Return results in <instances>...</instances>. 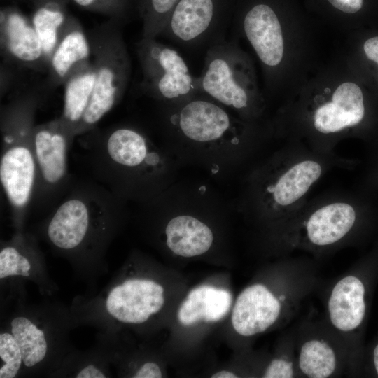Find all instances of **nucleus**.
<instances>
[{"label": "nucleus", "instance_id": "1", "mask_svg": "<svg viewBox=\"0 0 378 378\" xmlns=\"http://www.w3.org/2000/svg\"><path fill=\"white\" fill-rule=\"evenodd\" d=\"M162 144L180 166L204 169L216 178L246 169L273 134L201 94L176 104H160Z\"/></svg>", "mask_w": 378, "mask_h": 378}, {"label": "nucleus", "instance_id": "2", "mask_svg": "<svg viewBox=\"0 0 378 378\" xmlns=\"http://www.w3.org/2000/svg\"><path fill=\"white\" fill-rule=\"evenodd\" d=\"M354 164L353 160L336 153H322L288 140L246 169L234 207L260 232L298 209L326 174Z\"/></svg>", "mask_w": 378, "mask_h": 378}, {"label": "nucleus", "instance_id": "3", "mask_svg": "<svg viewBox=\"0 0 378 378\" xmlns=\"http://www.w3.org/2000/svg\"><path fill=\"white\" fill-rule=\"evenodd\" d=\"M80 136L94 180L128 202L145 203L177 180L176 158L138 126L95 127Z\"/></svg>", "mask_w": 378, "mask_h": 378}, {"label": "nucleus", "instance_id": "4", "mask_svg": "<svg viewBox=\"0 0 378 378\" xmlns=\"http://www.w3.org/2000/svg\"><path fill=\"white\" fill-rule=\"evenodd\" d=\"M128 203L94 179L75 181L38 224V234L75 267L92 271L104 266L107 249L127 219Z\"/></svg>", "mask_w": 378, "mask_h": 378}, {"label": "nucleus", "instance_id": "5", "mask_svg": "<svg viewBox=\"0 0 378 378\" xmlns=\"http://www.w3.org/2000/svg\"><path fill=\"white\" fill-rule=\"evenodd\" d=\"M141 217L158 231L166 248L181 258L203 255L214 246V225L232 206L214 188L193 180H176L152 200L137 204Z\"/></svg>", "mask_w": 378, "mask_h": 378}, {"label": "nucleus", "instance_id": "6", "mask_svg": "<svg viewBox=\"0 0 378 378\" xmlns=\"http://www.w3.org/2000/svg\"><path fill=\"white\" fill-rule=\"evenodd\" d=\"M360 214L354 193L331 190L307 199L286 218L260 233L271 252L285 257L302 251L318 261L352 244Z\"/></svg>", "mask_w": 378, "mask_h": 378}, {"label": "nucleus", "instance_id": "7", "mask_svg": "<svg viewBox=\"0 0 378 378\" xmlns=\"http://www.w3.org/2000/svg\"><path fill=\"white\" fill-rule=\"evenodd\" d=\"M38 104L37 96L26 94L1 111L0 181L15 231L24 230L35 186L33 131Z\"/></svg>", "mask_w": 378, "mask_h": 378}, {"label": "nucleus", "instance_id": "8", "mask_svg": "<svg viewBox=\"0 0 378 378\" xmlns=\"http://www.w3.org/2000/svg\"><path fill=\"white\" fill-rule=\"evenodd\" d=\"M197 82L198 94L247 122L259 124L264 104L254 86L250 61L234 42L224 38L207 48Z\"/></svg>", "mask_w": 378, "mask_h": 378}, {"label": "nucleus", "instance_id": "9", "mask_svg": "<svg viewBox=\"0 0 378 378\" xmlns=\"http://www.w3.org/2000/svg\"><path fill=\"white\" fill-rule=\"evenodd\" d=\"M90 43L96 78L79 136L97 127L99 121L120 102L131 74L129 53L121 31L115 24L96 31Z\"/></svg>", "mask_w": 378, "mask_h": 378}, {"label": "nucleus", "instance_id": "10", "mask_svg": "<svg viewBox=\"0 0 378 378\" xmlns=\"http://www.w3.org/2000/svg\"><path fill=\"white\" fill-rule=\"evenodd\" d=\"M36 181L30 211L48 215L75 181L69 172L70 141L58 118L36 125L33 131Z\"/></svg>", "mask_w": 378, "mask_h": 378}, {"label": "nucleus", "instance_id": "11", "mask_svg": "<svg viewBox=\"0 0 378 378\" xmlns=\"http://www.w3.org/2000/svg\"><path fill=\"white\" fill-rule=\"evenodd\" d=\"M365 115L361 89L352 82L342 83L330 99L317 103L308 115V125L288 140L301 141L313 150L335 153L337 143L358 127Z\"/></svg>", "mask_w": 378, "mask_h": 378}, {"label": "nucleus", "instance_id": "12", "mask_svg": "<svg viewBox=\"0 0 378 378\" xmlns=\"http://www.w3.org/2000/svg\"><path fill=\"white\" fill-rule=\"evenodd\" d=\"M136 52L143 73L142 90L160 104H176L198 94L197 77L175 49L155 38H142Z\"/></svg>", "mask_w": 378, "mask_h": 378}, {"label": "nucleus", "instance_id": "13", "mask_svg": "<svg viewBox=\"0 0 378 378\" xmlns=\"http://www.w3.org/2000/svg\"><path fill=\"white\" fill-rule=\"evenodd\" d=\"M164 293V287L155 280L129 277L109 284L83 309H89L85 314L88 317L93 315V319H99L106 326L110 322L141 325L160 312Z\"/></svg>", "mask_w": 378, "mask_h": 378}, {"label": "nucleus", "instance_id": "14", "mask_svg": "<svg viewBox=\"0 0 378 378\" xmlns=\"http://www.w3.org/2000/svg\"><path fill=\"white\" fill-rule=\"evenodd\" d=\"M295 347L300 377H341L353 365L343 341L323 319L306 318L294 326Z\"/></svg>", "mask_w": 378, "mask_h": 378}, {"label": "nucleus", "instance_id": "15", "mask_svg": "<svg viewBox=\"0 0 378 378\" xmlns=\"http://www.w3.org/2000/svg\"><path fill=\"white\" fill-rule=\"evenodd\" d=\"M234 4L235 0H179L161 35L184 47L209 48L225 38Z\"/></svg>", "mask_w": 378, "mask_h": 378}, {"label": "nucleus", "instance_id": "16", "mask_svg": "<svg viewBox=\"0 0 378 378\" xmlns=\"http://www.w3.org/2000/svg\"><path fill=\"white\" fill-rule=\"evenodd\" d=\"M286 0H235L233 18L262 63L278 66L284 57L281 15Z\"/></svg>", "mask_w": 378, "mask_h": 378}, {"label": "nucleus", "instance_id": "17", "mask_svg": "<svg viewBox=\"0 0 378 378\" xmlns=\"http://www.w3.org/2000/svg\"><path fill=\"white\" fill-rule=\"evenodd\" d=\"M366 286L358 273L346 271L328 287L324 320L347 347L354 359V338L365 320Z\"/></svg>", "mask_w": 378, "mask_h": 378}, {"label": "nucleus", "instance_id": "18", "mask_svg": "<svg viewBox=\"0 0 378 378\" xmlns=\"http://www.w3.org/2000/svg\"><path fill=\"white\" fill-rule=\"evenodd\" d=\"M42 315L22 312L13 314L6 329L18 342L22 352L23 369L36 370L52 360L57 341L55 329Z\"/></svg>", "mask_w": 378, "mask_h": 378}, {"label": "nucleus", "instance_id": "19", "mask_svg": "<svg viewBox=\"0 0 378 378\" xmlns=\"http://www.w3.org/2000/svg\"><path fill=\"white\" fill-rule=\"evenodd\" d=\"M1 49L12 62L31 69L48 68L41 40L32 24L16 12L1 13Z\"/></svg>", "mask_w": 378, "mask_h": 378}, {"label": "nucleus", "instance_id": "20", "mask_svg": "<svg viewBox=\"0 0 378 378\" xmlns=\"http://www.w3.org/2000/svg\"><path fill=\"white\" fill-rule=\"evenodd\" d=\"M13 277L33 281L42 288L47 286L43 254L35 235L25 230L15 231L11 239L1 244L0 280Z\"/></svg>", "mask_w": 378, "mask_h": 378}, {"label": "nucleus", "instance_id": "21", "mask_svg": "<svg viewBox=\"0 0 378 378\" xmlns=\"http://www.w3.org/2000/svg\"><path fill=\"white\" fill-rule=\"evenodd\" d=\"M231 322L235 332L250 337L281 324L277 311L265 293L260 284L246 286L237 296Z\"/></svg>", "mask_w": 378, "mask_h": 378}, {"label": "nucleus", "instance_id": "22", "mask_svg": "<svg viewBox=\"0 0 378 378\" xmlns=\"http://www.w3.org/2000/svg\"><path fill=\"white\" fill-rule=\"evenodd\" d=\"M91 54V43L80 25L69 19L48 62L49 85H64L74 71L90 61Z\"/></svg>", "mask_w": 378, "mask_h": 378}, {"label": "nucleus", "instance_id": "23", "mask_svg": "<svg viewBox=\"0 0 378 378\" xmlns=\"http://www.w3.org/2000/svg\"><path fill=\"white\" fill-rule=\"evenodd\" d=\"M96 78L90 61L74 71L64 83V104L58 117L70 141L79 136L80 125L90 102Z\"/></svg>", "mask_w": 378, "mask_h": 378}, {"label": "nucleus", "instance_id": "24", "mask_svg": "<svg viewBox=\"0 0 378 378\" xmlns=\"http://www.w3.org/2000/svg\"><path fill=\"white\" fill-rule=\"evenodd\" d=\"M232 304L230 291L209 285L192 289L180 306L177 317L183 326L200 321L216 322L223 318Z\"/></svg>", "mask_w": 378, "mask_h": 378}, {"label": "nucleus", "instance_id": "25", "mask_svg": "<svg viewBox=\"0 0 378 378\" xmlns=\"http://www.w3.org/2000/svg\"><path fill=\"white\" fill-rule=\"evenodd\" d=\"M68 20L61 6L55 2H48L39 6L34 13L31 23L41 40L48 62L57 46Z\"/></svg>", "mask_w": 378, "mask_h": 378}, {"label": "nucleus", "instance_id": "26", "mask_svg": "<svg viewBox=\"0 0 378 378\" xmlns=\"http://www.w3.org/2000/svg\"><path fill=\"white\" fill-rule=\"evenodd\" d=\"M179 0H139L143 22L142 38H156L161 35L168 19Z\"/></svg>", "mask_w": 378, "mask_h": 378}, {"label": "nucleus", "instance_id": "27", "mask_svg": "<svg viewBox=\"0 0 378 378\" xmlns=\"http://www.w3.org/2000/svg\"><path fill=\"white\" fill-rule=\"evenodd\" d=\"M262 377H300L295 354L294 326L285 335L281 351L268 363Z\"/></svg>", "mask_w": 378, "mask_h": 378}, {"label": "nucleus", "instance_id": "28", "mask_svg": "<svg viewBox=\"0 0 378 378\" xmlns=\"http://www.w3.org/2000/svg\"><path fill=\"white\" fill-rule=\"evenodd\" d=\"M0 378H14L23 369L20 347L6 328L0 333Z\"/></svg>", "mask_w": 378, "mask_h": 378}, {"label": "nucleus", "instance_id": "29", "mask_svg": "<svg viewBox=\"0 0 378 378\" xmlns=\"http://www.w3.org/2000/svg\"><path fill=\"white\" fill-rule=\"evenodd\" d=\"M77 378H105L108 375L101 364L90 363L83 364L74 374Z\"/></svg>", "mask_w": 378, "mask_h": 378}, {"label": "nucleus", "instance_id": "30", "mask_svg": "<svg viewBox=\"0 0 378 378\" xmlns=\"http://www.w3.org/2000/svg\"><path fill=\"white\" fill-rule=\"evenodd\" d=\"M132 377L134 378H160L162 377V373L157 363L146 362L136 370Z\"/></svg>", "mask_w": 378, "mask_h": 378}, {"label": "nucleus", "instance_id": "31", "mask_svg": "<svg viewBox=\"0 0 378 378\" xmlns=\"http://www.w3.org/2000/svg\"><path fill=\"white\" fill-rule=\"evenodd\" d=\"M367 57L378 64V36L367 40L363 46Z\"/></svg>", "mask_w": 378, "mask_h": 378}, {"label": "nucleus", "instance_id": "32", "mask_svg": "<svg viewBox=\"0 0 378 378\" xmlns=\"http://www.w3.org/2000/svg\"><path fill=\"white\" fill-rule=\"evenodd\" d=\"M74 1L84 8H93L102 4L101 0H74Z\"/></svg>", "mask_w": 378, "mask_h": 378}, {"label": "nucleus", "instance_id": "33", "mask_svg": "<svg viewBox=\"0 0 378 378\" xmlns=\"http://www.w3.org/2000/svg\"><path fill=\"white\" fill-rule=\"evenodd\" d=\"M211 377L212 378H236V377H238V376L232 372H230L228 370H221L214 374L211 376Z\"/></svg>", "mask_w": 378, "mask_h": 378}, {"label": "nucleus", "instance_id": "34", "mask_svg": "<svg viewBox=\"0 0 378 378\" xmlns=\"http://www.w3.org/2000/svg\"><path fill=\"white\" fill-rule=\"evenodd\" d=\"M372 362L377 374L378 375V343L373 349Z\"/></svg>", "mask_w": 378, "mask_h": 378}]
</instances>
